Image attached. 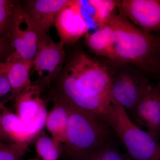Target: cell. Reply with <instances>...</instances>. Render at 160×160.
Wrapping results in <instances>:
<instances>
[{
  "instance_id": "6da1fadb",
  "label": "cell",
  "mask_w": 160,
  "mask_h": 160,
  "mask_svg": "<svg viewBox=\"0 0 160 160\" xmlns=\"http://www.w3.org/2000/svg\"><path fill=\"white\" fill-rule=\"evenodd\" d=\"M107 23L112 29V60L157 71L160 38L140 29L121 14H115Z\"/></svg>"
},
{
  "instance_id": "7a4b0ae2",
  "label": "cell",
  "mask_w": 160,
  "mask_h": 160,
  "mask_svg": "<svg viewBox=\"0 0 160 160\" xmlns=\"http://www.w3.org/2000/svg\"><path fill=\"white\" fill-rule=\"evenodd\" d=\"M61 103L69 112L66 140L63 146L67 157L77 160L110 141L111 129L102 116Z\"/></svg>"
},
{
  "instance_id": "3957f363",
  "label": "cell",
  "mask_w": 160,
  "mask_h": 160,
  "mask_svg": "<svg viewBox=\"0 0 160 160\" xmlns=\"http://www.w3.org/2000/svg\"><path fill=\"white\" fill-rule=\"evenodd\" d=\"M104 119L118 137L132 160H160V145L132 122L126 109L112 99Z\"/></svg>"
},
{
  "instance_id": "277c9868",
  "label": "cell",
  "mask_w": 160,
  "mask_h": 160,
  "mask_svg": "<svg viewBox=\"0 0 160 160\" xmlns=\"http://www.w3.org/2000/svg\"><path fill=\"white\" fill-rule=\"evenodd\" d=\"M86 92L111 101L112 77L103 65L87 55H77L67 69Z\"/></svg>"
},
{
  "instance_id": "5b68a950",
  "label": "cell",
  "mask_w": 160,
  "mask_h": 160,
  "mask_svg": "<svg viewBox=\"0 0 160 160\" xmlns=\"http://www.w3.org/2000/svg\"><path fill=\"white\" fill-rule=\"evenodd\" d=\"M54 102L69 104L76 108L104 116L111 101L86 92L79 86L73 75L66 70L59 83Z\"/></svg>"
},
{
  "instance_id": "8992f818",
  "label": "cell",
  "mask_w": 160,
  "mask_h": 160,
  "mask_svg": "<svg viewBox=\"0 0 160 160\" xmlns=\"http://www.w3.org/2000/svg\"><path fill=\"white\" fill-rule=\"evenodd\" d=\"M36 26L16 2L10 29L12 47L22 58L33 62L42 39Z\"/></svg>"
},
{
  "instance_id": "52a82bcc",
  "label": "cell",
  "mask_w": 160,
  "mask_h": 160,
  "mask_svg": "<svg viewBox=\"0 0 160 160\" xmlns=\"http://www.w3.org/2000/svg\"><path fill=\"white\" fill-rule=\"evenodd\" d=\"M54 26L60 42L64 44L75 42L89 32L88 22L79 0H68L58 12Z\"/></svg>"
},
{
  "instance_id": "ba28073f",
  "label": "cell",
  "mask_w": 160,
  "mask_h": 160,
  "mask_svg": "<svg viewBox=\"0 0 160 160\" xmlns=\"http://www.w3.org/2000/svg\"><path fill=\"white\" fill-rule=\"evenodd\" d=\"M118 7L122 15L143 31L160 30V0H123Z\"/></svg>"
},
{
  "instance_id": "9c48e42d",
  "label": "cell",
  "mask_w": 160,
  "mask_h": 160,
  "mask_svg": "<svg viewBox=\"0 0 160 160\" xmlns=\"http://www.w3.org/2000/svg\"><path fill=\"white\" fill-rule=\"evenodd\" d=\"M65 44L55 42L49 35H44L39 44L33 61L35 69L44 82L49 84L57 76L65 59Z\"/></svg>"
},
{
  "instance_id": "30bf717a",
  "label": "cell",
  "mask_w": 160,
  "mask_h": 160,
  "mask_svg": "<svg viewBox=\"0 0 160 160\" xmlns=\"http://www.w3.org/2000/svg\"><path fill=\"white\" fill-rule=\"evenodd\" d=\"M136 121L158 141L160 134V86L148 84L135 108L132 112Z\"/></svg>"
},
{
  "instance_id": "8fae6325",
  "label": "cell",
  "mask_w": 160,
  "mask_h": 160,
  "mask_svg": "<svg viewBox=\"0 0 160 160\" xmlns=\"http://www.w3.org/2000/svg\"><path fill=\"white\" fill-rule=\"evenodd\" d=\"M148 84L146 80L122 72L115 77H112V99L122 106L126 111L132 112Z\"/></svg>"
},
{
  "instance_id": "7c38bea8",
  "label": "cell",
  "mask_w": 160,
  "mask_h": 160,
  "mask_svg": "<svg viewBox=\"0 0 160 160\" xmlns=\"http://www.w3.org/2000/svg\"><path fill=\"white\" fill-rule=\"evenodd\" d=\"M33 65V62L23 59L15 51L0 63V74L6 76L11 87L10 99L31 86L29 72Z\"/></svg>"
},
{
  "instance_id": "4fadbf2b",
  "label": "cell",
  "mask_w": 160,
  "mask_h": 160,
  "mask_svg": "<svg viewBox=\"0 0 160 160\" xmlns=\"http://www.w3.org/2000/svg\"><path fill=\"white\" fill-rule=\"evenodd\" d=\"M68 0H30L23 8L32 20L42 37L54 24L58 12Z\"/></svg>"
},
{
  "instance_id": "5bb4252c",
  "label": "cell",
  "mask_w": 160,
  "mask_h": 160,
  "mask_svg": "<svg viewBox=\"0 0 160 160\" xmlns=\"http://www.w3.org/2000/svg\"><path fill=\"white\" fill-rule=\"evenodd\" d=\"M40 95L38 86L31 85L15 98L16 114L24 122L34 118L44 105Z\"/></svg>"
},
{
  "instance_id": "9a60e30c",
  "label": "cell",
  "mask_w": 160,
  "mask_h": 160,
  "mask_svg": "<svg viewBox=\"0 0 160 160\" xmlns=\"http://www.w3.org/2000/svg\"><path fill=\"white\" fill-rule=\"evenodd\" d=\"M54 107L47 115L46 126L52 136V138L58 144L66 142L69 121V112L66 106L54 102Z\"/></svg>"
},
{
  "instance_id": "2e32d148",
  "label": "cell",
  "mask_w": 160,
  "mask_h": 160,
  "mask_svg": "<svg viewBox=\"0 0 160 160\" xmlns=\"http://www.w3.org/2000/svg\"><path fill=\"white\" fill-rule=\"evenodd\" d=\"M112 29L109 24L99 26L95 31L85 35L86 44L96 54L112 60Z\"/></svg>"
},
{
  "instance_id": "e0dca14e",
  "label": "cell",
  "mask_w": 160,
  "mask_h": 160,
  "mask_svg": "<svg viewBox=\"0 0 160 160\" xmlns=\"http://www.w3.org/2000/svg\"><path fill=\"white\" fill-rule=\"evenodd\" d=\"M2 128L6 137L12 142L26 145L27 142L25 132V123L17 115L5 108L2 120Z\"/></svg>"
},
{
  "instance_id": "ac0fdd59",
  "label": "cell",
  "mask_w": 160,
  "mask_h": 160,
  "mask_svg": "<svg viewBox=\"0 0 160 160\" xmlns=\"http://www.w3.org/2000/svg\"><path fill=\"white\" fill-rule=\"evenodd\" d=\"M76 160H132L129 156L122 153L109 141L102 146L83 155Z\"/></svg>"
},
{
  "instance_id": "d6986e66",
  "label": "cell",
  "mask_w": 160,
  "mask_h": 160,
  "mask_svg": "<svg viewBox=\"0 0 160 160\" xmlns=\"http://www.w3.org/2000/svg\"><path fill=\"white\" fill-rule=\"evenodd\" d=\"M94 10L93 21L98 26L107 24L115 14L119 1L113 0H89Z\"/></svg>"
},
{
  "instance_id": "ffe728a7",
  "label": "cell",
  "mask_w": 160,
  "mask_h": 160,
  "mask_svg": "<svg viewBox=\"0 0 160 160\" xmlns=\"http://www.w3.org/2000/svg\"><path fill=\"white\" fill-rule=\"evenodd\" d=\"M36 148L40 160H58L64 152L63 146L46 135L38 139Z\"/></svg>"
},
{
  "instance_id": "44dd1931",
  "label": "cell",
  "mask_w": 160,
  "mask_h": 160,
  "mask_svg": "<svg viewBox=\"0 0 160 160\" xmlns=\"http://www.w3.org/2000/svg\"><path fill=\"white\" fill-rule=\"evenodd\" d=\"M16 2L0 0V38L10 39V29Z\"/></svg>"
},
{
  "instance_id": "7402d4cb",
  "label": "cell",
  "mask_w": 160,
  "mask_h": 160,
  "mask_svg": "<svg viewBox=\"0 0 160 160\" xmlns=\"http://www.w3.org/2000/svg\"><path fill=\"white\" fill-rule=\"evenodd\" d=\"M47 115L45 105H43L34 118L28 122H24L25 134L27 142L36 136L46 125Z\"/></svg>"
},
{
  "instance_id": "603a6c76",
  "label": "cell",
  "mask_w": 160,
  "mask_h": 160,
  "mask_svg": "<svg viewBox=\"0 0 160 160\" xmlns=\"http://www.w3.org/2000/svg\"><path fill=\"white\" fill-rule=\"evenodd\" d=\"M27 149L26 145L0 142V160H22Z\"/></svg>"
},
{
  "instance_id": "cb8c5ba5",
  "label": "cell",
  "mask_w": 160,
  "mask_h": 160,
  "mask_svg": "<svg viewBox=\"0 0 160 160\" xmlns=\"http://www.w3.org/2000/svg\"><path fill=\"white\" fill-rule=\"evenodd\" d=\"M11 92V87L5 74H0V98Z\"/></svg>"
},
{
  "instance_id": "d4e9b609",
  "label": "cell",
  "mask_w": 160,
  "mask_h": 160,
  "mask_svg": "<svg viewBox=\"0 0 160 160\" xmlns=\"http://www.w3.org/2000/svg\"><path fill=\"white\" fill-rule=\"evenodd\" d=\"M10 47H12L8 40L0 38V63L3 58L7 57L6 55L9 53Z\"/></svg>"
},
{
  "instance_id": "484cf974",
  "label": "cell",
  "mask_w": 160,
  "mask_h": 160,
  "mask_svg": "<svg viewBox=\"0 0 160 160\" xmlns=\"http://www.w3.org/2000/svg\"><path fill=\"white\" fill-rule=\"evenodd\" d=\"M6 108L2 103H0V142L13 143L10 141L4 134L2 128V120L3 110Z\"/></svg>"
},
{
  "instance_id": "4316f807",
  "label": "cell",
  "mask_w": 160,
  "mask_h": 160,
  "mask_svg": "<svg viewBox=\"0 0 160 160\" xmlns=\"http://www.w3.org/2000/svg\"><path fill=\"white\" fill-rule=\"evenodd\" d=\"M157 71L159 72L160 74V49L159 52L158 58Z\"/></svg>"
},
{
  "instance_id": "83f0119b",
  "label": "cell",
  "mask_w": 160,
  "mask_h": 160,
  "mask_svg": "<svg viewBox=\"0 0 160 160\" xmlns=\"http://www.w3.org/2000/svg\"><path fill=\"white\" fill-rule=\"evenodd\" d=\"M40 160L37 159H31V160Z\"/></svg>"
}]
</instances>
